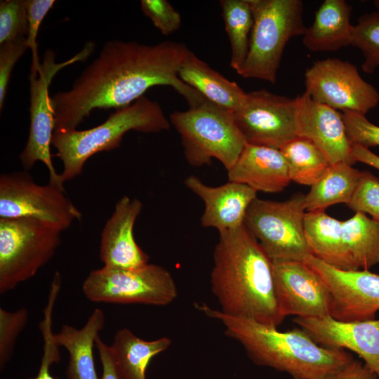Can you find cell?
<instances>
[{
    "label": "cell",
    "mask_w": 379,
    "mask_h": 379,
    "mask_svg": "<svg viewBox=\"0 0 379 379\" xmlns=\"http://www.w3.org/2000/svg\"><path fill=\"white\" fill-rule=\"evenodd\" d=\"M190 51L185 44L173 41L153 45L107 41L69 90L51 95L55 130L77 129L95 109L128 106L156 86L172 87L189 107L202 102L205 98L178 77Z\"/></svg>",
    "instance_id": "1"
},
{
    "label": "cell",
    "mask_w": 379,
    "mask_h": 379,
    "mask_svg": "<svg viewBox=\"0 0 379 379\" xmlns=\"http://www.w3.org/2000/svg\"><path fill=\"white\" fill-rule=\"evenodd\" d=\"M210 281L222 313L276 328L284 320L272 260L244 225L219 232Z\"/></svg>",
    "instance_id": "2"
},
{
    "label": "cell",
    "mask_w": 379,
    "mask_h": 379,
    "mask_svg": "<svg viewBox=\"0 0 379 379\" xmlns=\"http://www.w3.org/2000/svg\"><path fill=\"white\" fill-rule=\"evenodd\" d=\"M195 306L219 321L226 335L238 341L255 364L287 373L292 379H326L354 361L343 349L318 345L302 328L281 332L276 327L227 315L205 303Z\"/></svg>",
    "instance_id": "3"
},
{
    "label": "cell",
    "mask_w": 379,
    "mask_h": 379,
    "mask_svg": "<svg viewBox=\"0 0 379 379\" xmlns=\"http://www.w3.org/2000/svg\"><path fill=\"white\" fill-rule=\"evenodd\" d=\"M171 127L160 105L142 96L128 106L116 109L101 124L87 129L54 130L51 145L62 163L60 177L65 183L79 175L86 161L101 152L119 147L131 131L160 133Z\"/></svg>",
    "instance_id": "4"
},
{
    "label": "cell",
    "mask_w": 379,
    "mask_h": 379,
    "mask_svg": "<svg viewBox=\"0 0 379 379\" xmlns=\"http://www.w3.org/2000/svg\"><path fill=\"white\" fill-rule=\"evenodd\" d=\"M169 121L180 135L186 161L194 167L216 159L227 171L246 144L234 113L206 99L187 110L174 111Z\"/></svg>",
    "instance_id": "5"
},
{
    "label": "cell",
    "mask_w": 379,
    "mask_h": 379,
    "mask_svg": "<svg viewBox=\"0 0 379 379\" xmlns=\"http://www.w3.org/2000/svg\"><path fill=\"white\" fill-rule=\"evenodd\" d=\"M248 1L253 25L248 55L237 74L274 84L286 44L293 37L302 36L307 29L303 3L300 0Z\"/></svg>",
    "instance_id": "6"
},
{
    "label": "cell",
    "mask_w": 379,
    "mask_h": 379,
    "mask_svg": "<svg viewBox=\"0 0 379 379\" xmlns=\"http://www.w3.org/2000/svg\"><path fill=\"white\" fill-rule=\"evenodd\" d=\"M62 231L40 220L0 218V293L32 278L53 257Z\"/></svg>",
    "instance_id": "7"
},
{
    "label": "cell",
    "mask_w": 379,
    "mask_h": 379,
    "mask_svg": "<svg viewBox=\"0 0 379 379\" xmlns=\"http://www.w3.org/2000/svg\"><path fill=\"white\" fill-rule=\"evenodd\" d=\"M305 194L284 201L256 198L248 206L244 225L273 260L305 262L312 255L304 232Z\"/></svg>",
    "instance_id": "8"
},
{
    "label": "cell",
    "mask_w": 379,
    "mask_h": 379,
    "mask_svg": "<svg viewBox=\"0 0 379 379\" xmlns=\"http://www.w3.org/2000/svg\"><path fill=\"white\" fill-rule=\"evenodd\" d=\"M95 46L93 41L86 42L81 51L62 62H56L54 51L47 49L38 74L29 75L30 124L27 141L20 154V160L26 171L31 169L37 161L44 163L48 171V182L63 189L64 182L55 169L51 153L55 112L48 89L53 77L60 69L86 60L94 51Z\"/></svg>",
    "instance_id": "9"
},
{
    "label": "cell",
    "mask_w": 379,
    "mask_h": 379,
    "mask_svg": "<svg viewBox=\"0 0 379 379\" xmlns=\"http://www.w3.org/2000/svg\"><path fill=\"white\" fill-rule=\"evenodd\" d=\"M82 291L92 302L166 305L178 295L171 274L154 265L132 270L103 266L91 271L82 284Z\"/></svg>",
    "instance_id": "10"
},
{
    "label": "cell",
    "mask_w": 379,
    "mask_h": 379,
    "mask_svg": "<svg viewBox=\"0 0 379 379\" xmlns=\"http://www.w3.org/2000/svg\"><path fill=\"white\" fill-rule=\"evenodd\" d=\"M81 216L65 189L39 185L26 171L1 175L0 218H34L62 232Z\"/></svg>",
    "instance_id": "11"
},
{
    "label": "cell",
    "mask_w": 379,
    "mask_h": 379,
    "mask_svg": "<svg viewBox=\"0 0 379 379\" xmlns=\"http://www.w3.org/2000/svg\"><path fill=\"white\" fill-rule=\"evenodd\" d=\"M305 93L334 109L365 114L379 103V93L357 67L338 58L315 61L305 72Z\"/></svg>",
    "instance_id": "12"
},
{
    "label": "cell",
    "mask_w": 379,
    "mask_h": 379,
    "mask_svg": "<svg viewBox=\"0 0 379 379\" xmlns=\"http://www.w3.org/2000/svg\"><path fill=\"white\" fill-rule=\"evenodd\" d=\"M298 100L262 89L247 92L235 121L248 144L280 149L298 136Z\"/></svg>",
    "instance_id": "13"
},
{
    "label": "cell",
    "mask_w": 379,
    "mask_h": 379,
    "mask_svg": "<svg viewBox=\"0 0 379 379\" xmlns=\"http://www.w3.org/2000/svg\"><path fill=\"white\" fill-rule=\"evenodd\" d=\"M307 263L321 279L331 297V316L339 321L372 320L379 310V275L368 270H341L312 255Z\"/></svg>",
    "instance_id": "14"
},
{
    "label": "cell",
    "mask_w": 379,
    "mask_h": 379,
    "mask_svg": "<svg viewBox=\"0 0 379 379\" xmlns=\"http://www.w3.org/2000/svg\"><path fill=\"white\" fill-rule=\"evenodd\" d=\"M275 295L284 318L331 316V297L319 275L305 262L273 260Z\"/></svg>",
    "instance_id": "15"
},
{
    "label": "cell",
    "mask_w": 379,
    "mask_h": 379,
    "mask_svg": "<svg viewBox=\"0 0 379 379\" xmlns=\"http://www.w3.org/2000/svg\"><path fill=\"white\" fill-rule=\"evenodd\" d=\"M293 321L318 345L358 354L379 379V319L343 321L326 316L296 317Z\"/></svg>",
    "instance_id": "16"
},
{
    "label": "cell",
    "mask_w": 379,
    "mask_h": 379,
    "mask_svg": "<svg viewBox=\"0 0 379 379\" xmlns=\"http://www.w3.org/2000/svg\"><path fill=\"white\" fill-rule=\"evenodd\" d=\"M296 98L298 136L310 140L331 164L343 162L353 165L352 143L341 113L314 100L305 92Z\"/></svg>",
    "instance_id": "17"
},
{
    "label": "cell",
    "mask_w": 379,
    "mask_h": 379,
    "mask_svg": "<svg viewBox=\"0 0 379 379\" xmlns=\"http://www.w3.org/2000/svg\"><path fill=\"white\" fill-rule=\"evenodd\" d=\"M142 207L140 200L128 196L117 202L101 232L100 258L104 266L132 270L149 263V255L136 243L133 234Z\"/></svg>",
    "instance_id": "18"
},
{
    "label": "cell",
    "mask_w": 379,
    "mask_h": 379,
    "mask_svg": "<svg viewBox=\"0 0 379 379\" xmlns=\"http://www.w3.org/2000/svg\"><path fill=\"white\" fill-rule=\"evenodd\" d=\"M184 183L204 204L201 225L215 228L219 232L244 225L247 209L257 198L255 190L239 182L228 181L212 187L191 175L185 178Z\"/></svg>",
    "instance_id": "19"
},
{
    "label": "cell",
    "mask_w": 379,
    "mask_h": 379,
    "mask_svg": "<svg viewBox=\"0 0 379 379\" xmlns=\"http://www.w3.org/2000/svg\"><path fill=\"white\" fill-rule=\"evenodd\" d=\"M227 171L228 181L245 184L256 192H279L291 182L287 164L279 149L247 142Z\"/></svg>",
    "instance_id": "20"
},
{
    "label": "cell",
    "mask_w": 379,
    "mask_h": 379,
    "mask_svg": "<svg viewBox=\"0 0 379 379\" xmlns=\"http://www.w3.org/2000/svg\"><path fill=\"white\" fill-rule=\"evenodd\" d=\"M179 79L207 100L233 113L244 103L247 92L190 51L178 71Z\"/></svg>",
    "instance_id": "21"
},
{
    "label": "cell",
    "mask_w": 379,
    "mask_h": 379,
    "mask_svg": "<svg viewBox=\"0 0 379 379\" xmlns=\"http://www.w3.org/2000/svg\"><path fill=\"white\" fill-rule=\"evenodd\" d=\"M352 6L344 0H325L315 13L312 25L302 35L311 51H335L351 46L354 25Z\"/></svg>",
    "instance_id": "22"
},
{
    "label": "cell",
    "mask_w": 379,
    "mask_h": 379,
    "mask_svg": "<svg viewBox=\"0 0 379 379\" xmlns=\"http://www.w3.org/2000/svg\"><path fill=\"white\" fill-rule=\"evenodd\" d=\"M105 317L100 309H95L81 328L64 324L54 339L59 347L69 353L67 379H98L93 357V347Z\"/></svg>",
    "instance_id": "23"
},
{
    "label": "cell",
    "mask_w": 379,
    "mask_h": 379,
    "mask_svg": "<svg viewBox=\"0 0 379 379\" xmlns=\"http://www.w3.org/2000/svg\"><path fill=\"white\" fill-rule=\"evenodd\" d=\"M304 232L312 255L336 269L354 270L342 237V221L324 211L306 212Z\"/></svg>",
    "instance_id": "24"
},
{
    "label": "cell",
    "mask_w": 379,
    "mask_h": 379,
    "mask_svg": "<svg viewBox=\"0 0 379 379\" xmlns=\"http://www.w3.org/2000/svg\"><path fill=\"white\" fill-rule=\"evenodd\" d=\"M171 344V339L166 337L145 340L129 329L122 328L116 333L109 349L122 379H146L151 359Z\"/></svg>",
    "instance_id": "25"
},
{
    "label": "cell",
    "mask_w": 379,
    "mask_h": 379,
    "mask_svg": "<svg viewBox=\"0 0 379 379\" xmlns=\"http://www.w3.org/2000/svg\"><path fill=\"white\" fill-rule=\"evenodd\" d=\"M361 171L347 163L331 164L305 195L307 212L324 211L339 203L348 204L359 183Z\"/></svg>",
    "instance_id": "26"
},
{
    "label": "cell",
    "mask_w": 379,
    "mask_h": 379,
    "mask_svg": "<svg viewBox=\"0 0 379 379\" xmlns=\"http://www.w3.org/2000/svg\"><path fill=\"white\" fill-rule=\"evenodd\" d=\"M342 237L354 270L379 264V221L355 213L342 221Z\"/></svg>",
    "instance_id": "27"
},
{
    "label": "cell",
    "mask_w": 379,
    "mask_h": 379,
    "mask_svg": "<svg viewBox=\"0 0 379 379\" xmlns=\"http://www.w3.org/2000/svg\"><path fill=\"white\" fill-rule=\"evenodd\" d=\"M279 150L288 166L291 181L312 186L331 165L323 152L309 139L297 136Z\"/></svg>",
    "instance_id": "28"
},
{
    "label": "cell",
    "mask_w": 379,
    "mask_h": 379,
    "mask_svg": "<svg viewBox=\"0 0 379 379\" xmlns=\"http://www.w3.org/2000/svg\"><path fill=\"white\" fill-rule=\"evenodd\" d=\"M220 4L230 46V67L238 73L248 55L253 15L248 0H221Z\"/></svg>",
    "instance_id": "29"
},
{
    "label": "cell",
    "mask_w": 379,
    "mask_h": 379,
    "mask_svg": "<svg viewBox=\"0 0 379 379\" xmlns=\"http://www.w3.org/2000/svg\"><path fill=\"white\" fill-rule=\"evenodd\" d=\"M351 46L362 53L363 72L373 73L379 67V13L372 12L361 15L354 25Z\"/></svg>",
    "instance_id": "30"
},
{
    "label": "cell",
    "mask_w": 379,
    "mask_h": 379,
    "mask_svg": "<svg viewBox=\"0 0 379 379\" xmlns=\"http://www.w3.org/2000/svg\"><path fill=\"white\" fill-rule=\"evenodd\" d=\"M60 286L61 277L58 275L53 277L48 302L44 310V318L39 324L44 340L43 355L40 367L35 377L27 379H60L51 374L50 367L52 364L58 363L60 360V347L55 341V333L52 331L53 311Z\"/></svg>",
    "instance_id": "31"
},
{
    "label": "cell",
    "mask_w": 379,
    "mask_h": 379,
    "mask_svg": "<svg viewBox=\"0 0 379 379\" xmlns=\"http://www.w3.org/2000/svg\"><path fill=\"white\" fill-rule=\"evenodd\" d=\"M28 34L26 0H4L0 2V45L22 38Z\"/></svg>",
    "instance_id": "32"
},
{
    "label": "cell",
    "mask_w": 379,
    "mask_h": 379,
    "mask_svg": "<svg viewBox=\"0 0 379 379\" xmlns=\"http://www.w3.org/2000/svg\"><path fill=\"white\" fill-rule=\"evenodd\" d=\"M28 320V311L20 308L14 312L0 308V366L4 369L13 354L15 341Z\"/></svg>",
    "instance_id": "33"
},
{
    "label": "cell",
    "mask_w": 379,
    "mask_h": 379,
    "mask_svg": "<svg viewBox=\"0 0 379 379\" xmlns=\"http://www.w3.org/2000/svg\"><path fill=\"white\" fill-rule=\"evenodd\" d=\"M352 210L371 215L379 221V179L368 171H361V176L350 203Z\"/></svg>",
    "instance_id": "34"
},
{
    "label": "cell",
    "mask_w": 379,
    "mask_h": 379,
    "mask_svg": "<svg viewBox=\"0 0 379 379\" xmlns=\"http://www.w3.org/2000/svg\"><path fill=\"white\" fill-rule=\"evenodd\" d=\"M141 10L164 35L171 34L181 26L180 13L167 0H142Z\"/></svg>",
    "instance_id": "35"
},
{
    "label": "cell",
    "mask_w": 379,
    "mask_h": 379,
    "mask_svg": "<svg viewBox=\"0 0 379 379\" xmlns=\"http://www.w3.org/2000/svg\"><path fill=\"white\" fill-rule=\"evenodd\" d=\"M55 0H26L28 16V34L27 44L32 52L30 74H38L41 63L36 41L41 23L44 17L55 4Z\"/></svg>",
    "instance_id": "36"
},
{
    "label": "cell",
    "mask_w": 379,
    "mask_h": 379,
    "mask_svg": "<svg viewBox=\"0 0 379 379\" xmlns=\"http://www.w3.org/2000/svg\"><path fill=\"white\" fill-rule=\"evenodd\" d=\"M341 114L352 144L367 148L379 146V126L371 123L365 114L352 111H343Z\"/></svg>",
    "instance_id": "37"
},
{
    "label": "cell",
    "mask_w": 379,
    "mask_h": 379,
    "mask_svg": "<svg viewBox=\"0 0 379 379\" xmlns=\"http://www.w3.org/2000/svg\"><path fill=\"white\" fill-rule=\"evenodd\" d=\"M29 46L27 38L0 45V110L2 111L12 70Z\"/></svg>",
    "instance_id": "38"
},
{
    "label": "cell",
    "mask_w": 379,
    "mask_h": 379,
    "mask_svg": "<svg viewBox=\"0 0 379 379\" xmlns=\"http://www.w3.org/2000/svg\"><path fill=\"white\" fill-rule=\"evenodd\" d=\"M95 347L98 350L102 368L100 379H122L112 358L109 346L105 344L99 336L95 340Z\"/></svg>",
    "instance_id": "39"
},
{
    "label": "cell",
    "mask_w": 379,
    "mask_h": 379,
    "mask_svg": "<svg viewBox=\"0 0 379 379\" xmlns=\"http://www.w3.org/2000/svg\"><path fill=\"white\" fill-rule=\"evenodd\" d=\"M326 379H378V378L365 364L354 360L345 368Z\"/></svg>",
    "instance_id": "40"
},
{
    "label": "cell",
    "mask_w": 379,
    "mask_h": 379,
    "mask_svg": "<svg viewBox=\"0 0 379 379\" xmlns=\"http://www.w3.org/2000/svg\"><path fill=\"white\" fill-rule=\"evenodd\" d=\"M352 158L354 162H361L379 170V156L373 153L369 148L352 144Z\"/></svg>",
    "instance_id": "41"
},
{
    "label": "cell",
    "mask_w": 379,
    "mask_h": 379,
    "mask_svg": "<svg viewBox=\"0 0 379 379\" xmlns=\"http://www.w3.org/2000/svg\"><path fill=\"white\" fill-rule=\"evenodd\" d=\"M373 4L375 7L376 8V11L379 13V0H375L373 1Z\"/></svg>",
    "instance_id": "42"
}]
</instances>
